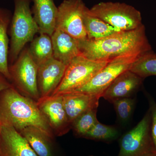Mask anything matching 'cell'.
I'll return each instance as SVG.
<instances>
[{
    "mask_svg": "<svg viewBox=\"0 0 156 156\" xmlns=\"http://www.w3.org/2000/svg\"><path fill=\"white\" fill-rule=\"evenodd\" d=\"M150 156H156V153H155L152 154Z\"/></svg>",
    "mask_w": 156,
    "mask_h": 156,
    "instance_id": "4316f807",
    "label": "cell"
},
{
    "mask_svg": "<svg viewBox=\"0 0 156 156\" xmlns=\"http://www.w3.org/2000/svg\"><path fill=\"white\" fill-rule=\"evenodd\" d=\"M38 66L33 60L28 48L23 49L14 63L9 65L11 80L14 88L25 97L35 101L40 99L37 85Z\"/></svg>",
    "mask_w": 156,
    "mask_h": 156,
    "instance_id": "8992f818",
    "label": "cell"
},
{
    "mask_svg": "<svg viewBox=\"0 0 156 156\" xmlns=\"http://www.w3.org/2000/svg\"><path fill=\"white\" fill-rule=\"evenodd\" d=\"M140 57L137 55H126L112 59L87 84L71 92H81L102 97L104 92L116 78L122 73L130 69L133 63Z\"/></svg>",
    "mask_w": 156,
    "mask_h": 156,
    "instance_id": "ba28073f",
    "label": "cell"
},
{
    "mask_svg": "<svg viewBox=\"0 0 156 156\" xmlns=\"http://www.w3.org/2000/svg\"><path fill=\"white\" fill-rule=\"evenodd\" d=\"M97 112V108L89 110L78 117L72 123L71 129L76 136L83 137L98 122Z\"/></svg>",
    "mask_w": 156,
    "mask_h": 156,
    "instance_id": "603a6c76",
    "label": "cell"
},
{
    "mask_svg": "<svg viewBox=\"0 0 156 156\" xmlns=\"http://www.w3.org/2000/svg\"><path fill=\"white\" fill-rule=\"evenodd\" d=\"M87 9L88 8L86 9L83 17L87 38L90 40H98L122 31L100 18L89 14L87 11Z\"/></svg>",
    "mask_w": 156,
    "mask_h": 156,
    "instance_id": "d6986e66",
    "label": "cell"
},
{
    "mask_svg": "<svg viewBox=\"0 0 156 156\" xmlns=\"http://www.w3.org/2000/svg\"><path fill=\"white\" fill-rule=\"evenodd\" d=\"M142 80L130 70H126L116 78L101 97L111 103L121 98L131 97L141 86Z\"/></svg>",
    "mask_w": 156,
    "mask_h": 156,
    "instance_id": "4fadbf2b",
    "label": "cell"
},
{
    "mask_svg": "<svg viewBox=\"0 0 156 156\" xmlns=\"http://www.w3.org/2000/svg\"><path fill=\"white\" fill-rule=\"evenodd\" d=\"M87 8L83 0H64L58 7L56 29L77 40L87 38L83 22Z\"/></svg>",
    "mask_w": 156,
    "mask_h": 156,
    "instance_id": "9c48e42d",
    "label": "cell"
},
{
    "mask_svg": "<svg viewBox=\"0 0 156 156\" xmlns=\"http://www.w3.org/2000/svg\"><path fill=\"white\" fill-rule=\"evenodd\" d=\"M111 60H94L80 55L70 62L61 83L51 96L69 93L83 87Z\"/></svg>",
    "mask_w": 156,
    "mask_h": 156,
    "instance_id": "277c9868",
    "label": "cell"
},
{
    "mask_svg": "<svg viewBox=\"0 0 156 156\" xmlns=\"http://www.w3.org/2000/svg\"><path fill=\"white\" fill-rule=\"evenodd\" d=\"M7 78L0 73V92L3 90L13 87V85L8 82Z\"/></svg>",
    "mask_w": 156,
    "mask_h": 156,
    "instance_id": "484cf974",
    "label": "cell"
},
{
    "mask_svg": "<svg viewBox=\"0 0 156 156\" xmlns=\"http://www.w3.org/2000/svg\"><path fill=\"white\" fill-rule=\"evenodd\" d=\"M1 156H38L27 140L12 126L0 125Z\"/></svg>",
    "mask_w": 156,
    "mask_h": 156,
    "instance_id": "7c38bea8",
    "label": "cell"
},
{
    "mask_svg": "<svg viewBox=\"0 0 156 156\" xmlns=\"http://www.w3.org/2000/svg\"><path fill=\"white\" fill-rule=\"evenodd\" d=\"M119 136V132L113 126H106L97 122L92 129L84 135V138L98 141L111 142Z\"/></svg>",
    "mask_w": 156,
    "mask_h": 156,
    "instance_id": "7402d4cb",
    "label": "cell"
},
{
    "mask_svg": "<svg viewBox=\"0 0 156 156\" xmlns=\"http://www.w3.org/2000/svg\"><path fill=\"white\" fill-rule=\"evenodd\" d=\"M94 156L90 155V156Z\"/></svg>",
    "mask_w": 156,
    "mask_h": 156,
    "instance_id": "83f0119b",
    "label": "cell"
},
{
    "mask_svg": "<svg viewBox=\"0 0 156 156\" xmlns=\"http://www.w3.org/2000/svg\"><path fill=\"white\" fill-rule=\"evenodd\" d=\"M37 102L54 135L61 136L67 134L72 128L71 124L66 112L61 95L40 98Z\"/></svg>",
    "mask_w": 156,
    "mask_h": 156,
    "instance_id": "30bf717a",
    "label": "cell"
},
{
    "mask_svg": "<svg viewBox=\"0 0 156 156\" xmlns=\"http://www.w3.org/2000/svg\"><path fill=\"white\" fill-rule=\"evenodd\" d=\"M80 55L94 60H112L126 55L142 56L152 51L143 24L98 40H79Z\"/></svg>",
    "mask_w": 156,
    "mask_h": 156,
    "instance_id": "6da1fadb",
    "label": "cell"
},
{
    "mask_svg": "<svg viewBox=\"0 0 156 156\" xmlns=\"http://www.w3.org/2000/svg\"><path fill=\"white\" fill-rule=\"evenodd\" d=\"M53 57L68 66L75 57L80 55L79 40L56 29L51 36Z\"/></svg>",
    "mask_w": 156,
    "mask_h": 156,
    "instance_id": "9a60e30c",
    "label": "cell"
},
{
    "mask_svg": "<svg viewBox=\"0 0 156 156\" xmlns=\"http://www.w3.org/2000/svg\"><path fill=\"white\" fill-rule=\"evenodd\" d=\"M151 124L149 111L134 128L121 137L117 156H150L156 153L151 136Z\"/></svg>",
    "mask_w": 156,
    "mask_h": 156,
    "instance_id": "52a82bcc",
    "label": "cell"
},
{
    "mask_svg": "<svg viewBox=\"0 0 156 156\" xmlns=\"http://www.w3.org/2000/svg\"><path fill=\"white\" fill-rule=\"evenodd\" d=\"M19 133L27 140L38 156H52L50 145L52 139L40 129L28 126Z\"/></svg>",
    "mask_w": 156,
    "mask_h": 156,
    "instance_id": "ac0fdd59",
    "label": "cell"
},
{
    "mask_svg": "<svg viewBox=\"0 0 156 156\" xmlns=\"http://www.w3.org/2000/svg\"><path fill=\"white\" fill-rule=\"evenodd\" d=\"M0 125L12 126L19 132L34 126L52 139L55 136L37 101L23 96L14 87L0 92Z\"/></svg>",
    "mask_w": 156,
    "mask_h": 156,
    "instance_id": "7a4b0ae2",
    "label": "cell"
},
{
    "mask_svg": "<svg viewBox=\"0 0 156 156\" xmlns=\"http://www.w3.org/2000/svg\"><path fill=\"white\" fill-rule=\"evenodd\" d=\"M59 95L62 97L63 106L71 124L84 113L92 109L98 108L100 98L97 95L78 92H69Z\"/></svg>",
    "mask_w": 156,
    "mask_h": 156,
    "instance_id": "5bb4252c",
    "label": "cell"
},
{
    "mask_svg": "<svg viewBox=\"0 0 156 156\" xmlns=\"http://www.w3.org/2000/svg\"><path fill=\"white\" fill-rule=\"evenodd\" d=\"M12 17L10 10L0 8V73L9 80H11L9 62L10 40L8 35Z\"/></svg>",
    "mask_w": 156,
    "mask_h": 156,
    "instance_id": "e0dca14e",
    "label": "cell"
},
{
    "mask_svg": "<svg viewBox=\"0 0 156 156\" xmlns=\"http://www.w3.org/2000/svg\"><path fill=\"white\" fill-rule=\"evenodd\" d=\"M67 66L54 57L39 66L37 85L40 98L51 96L61 83Z\"/></svg>",
    "mask_w": 156,
    "mask_h": 156,
    "instance_id": "8fae6325",
    "label": "cell"
},
{
    "mask_svg": "<svg viewBox=\"0 0 156 156\" xmlns=\"http://www.w3.org/2000/svg\"><path fill=\"white\" fill-rule=\"evenodd\" d=\"M14 10L9 26V62L12 64L40 29L31 11L30 0H14Z\"/></svg>",
    "mask_w": 156,
    "mask_h": 156,
    "instance_id": "3957f363",
    "label": "cell"
},
{
    "mask_svg": "<svg viewBox=\"0 0 156 156\" xmlns=\"http://www.w3.org/2000/svg\"><path fill=\"white\" fill-rule=\"evenodd\" d=\"M149 101V111L151 115V136L156 153V103L152 99H150Z\"/></svg>",
    "mask_w": 156,
    "mask_h": 156,
    "instance_id": "d4e9b609",
    "label": "cell"
},
{
    "mask_svg": "<svg viewBox=\"0 0 156 156\" xmlns=\"http://www.w3.org/2000/svg\"><path fill=\"white\" fill-rule=\"evenodd\" d=\"M87 11L121 31L133 30L143 25L140 11L126 3L101 2Z\"/></svg>",
    "mask_w": 156,
    "mask_h": 156,
    "instance_id": "5b68a950",
    "label": "cell"
},
{
    "mask_svg": "<svg viewBox=\"0 0 156 156\" xmlns=\"http://www.w3.org/2000/svg\"><path fill=\"white\" fill-rule=\"evenodd\" d=\"M28 50L32 58L38 66L53 57L52 40L47 34H40L39 36L34 38Z\"/></svg>",
    "mask_w": 156,
    "mask_h": 156,
    "instance_id": "ffe728a7",
    "label": "cell"
},
{
    "mask_svg": "<svg viewBox=\"0 0 156 156\" xmlns=\"http://www.w3.org/2000/svg\"><path fill=\"white\" fill-rule=\"evenodd\" d=\"M129 70L142 79L156 76V53L151 51L140 56Z\"/></svg>",
    "mask_w": 156,
    "mask_h": 156,
    "instance_id": "44dd1931",
    "label": "cell"
},
{
    "mask_svg": "<svg viewBox=\"0 0 156 156\" xmlns=\"http://www.w3.org/2000/svg\"><path fill=\"white\" fill-rule=\"evenodd\" d=\"M135 98L131 97L121 98L112 102L118 118L121 122H127L132 115L135 105Z\"/></svg>",
    "mask_w": 156,
    "mask_h": 156,
    "instance_id": "cb8c5ba5",
    "label": "cell"
},
{
    "mask_svg": "<svg viewBox=\"0 0 156 156\" xmlns=\"http://www.w3.org/2000/svg\"><path fill=\"white\" fill-rule=\"evenodd\" d=\"M34 17L40 29L39 34L50 37L56 29L58 7L53 0H33Z\"/></svg>",
    "mask_w": 156,
    "mask_h": 156,
    "instance_id": "2e32d148",
    "label": "cell"
}]
</instances>
